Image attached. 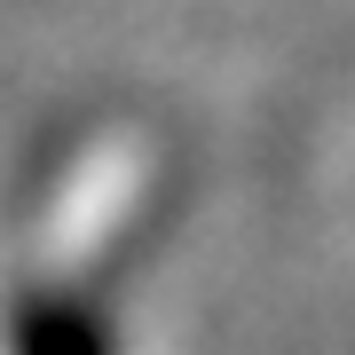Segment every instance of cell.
Instances as JSON below:
<instances>
[{"label": "cell", "mask_w": 355, "mask_h": 355, "mask_svg": "<svg viewBox=\"0 0 355 355\" xmlns=\"http://www.w3.org/2000/svg\"><path fill=\"white\" fill-rule=\"evenodd\" d=\"M16 355H111L103 324L71 300H24L16 308Z\"/></svg>", "instance_id": "cell-1"}]
</instances>
